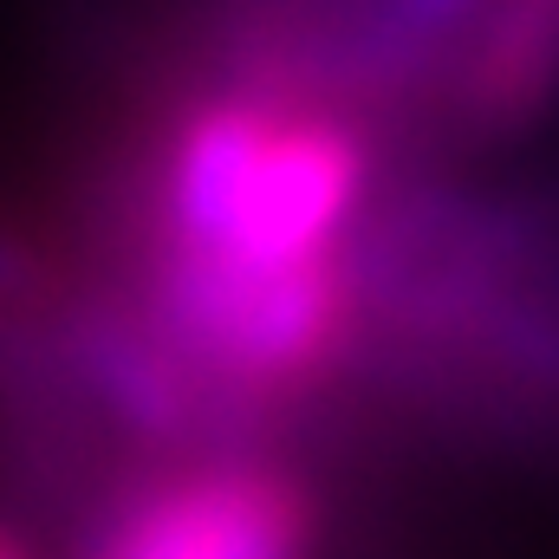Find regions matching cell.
<instances>
[{
    "instance_id": "1",
    "label": "cell",
    "mask_w": 559,
    "mask_h": 559,
    "mask_svg": "<svg viewBox=\"0 0 559 559\" xmlns=\"http://www.w3.org/2000/svg\"><path fill=\"white\" fill-rule=\"evenodd\" d=\"M319 501L261 455H195L143 481L105 521L92 559H312Z\"/></svg>"
},
{
    "instance_id": "2",
    "label": "cell",
    "mask_w": 559,
    "mask_h": 559,
    "mask_svg": "<svg viewBox=\"0 0 559 559\" xmlns=\"http://www.w3.org/2000/svg\"><path fill=\"white\" fill-rule=\"evenodd\" d=\"M559 105V0H481L455 39L436 111L455 143H514Z\"/></svg>"
},
{
    "instance_id": "3",
    "label": "cell",
    "mask_w": 559,
    "mask_h": 559,
    "mask_svg": "<svg viewBox=\"0 0 559 559\" xmlns=\"http://www.w3.org/2000/svg\"><path fill=\"white\" fill-rule=\"evenodd\" d=\"M20 293H33V261L13 241H0V299H20Z\"/></svg>"
},
{
    "instance_id": "4",
    "label": "cell",
    "mask_w": 559,
    "mask_h": 559,
    "mask_svg": "<svg viewBox=\"0 0 559 559\" xmlns=\"http://www.w3.org/2000/svg\"><path fill=\"white\" fill-rule=\"evenodd\" d=\"M0 559H20V554H13V547H7V540H0Z\"/></svg>"
}]
</instances>
